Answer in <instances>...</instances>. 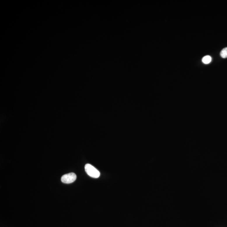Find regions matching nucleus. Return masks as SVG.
<instances>
[{"label": "nucleus", "mask_w": 227, "mask_h": 227, "mask_svg": "<svg viewBox=\"0 0 227 227\" xmlns=\"http://www.w3.org/2000/svg\"><path fill=\"white\" fill-rule=\"evenodd\" d=\"M220 56L223 58L225 59L227 58V47L224 48L221 51L220 53Z\"/></svg>", "instance_id": "obj_4"}, {"label": "nucleus", "mask_w": 227, "mask_h": 227, "mask_svg": "<svg viewBox=\"0 0 227 227\" xmlns=\"http://www.w3.org/2000/svg\"><path fill=\"white\" fill-rule=\"evenodd\" d=\"M76 179V175L73 173H71L63 175L61 177V181L62 183L69 184L74 182Z\"/></svg>", "instance_id": "obj_2"}, {"label": "nucleus", "mask_w": 227, "mask_h": 227, "mask_svg": "<svg viewBox=\"0 0 227 227\" xmlns=\"http://www.w3.org/2000/svg\"><path fill=\"white\" fill-rule=\"evenodd\" d=\"M85 172L89 176L93 178H98L100 176L99 171L91 164H87L85 166Z\"/></svg>", "instance_id": "obj_1"}, {"label": "nucleus", "mask_w": 227, "mask_h": 227, "mask_svg": "<svg viewBox=\"0 0 227 227\" xmlns=\"http://www.w3.org/2000/svg\"><path fill=\"white\" fill-rule=\"evenodd\" d=\"M202 61L205 64H208L212 61V57L210 56L207 55L202 58Z\"/></svg>", "instance_id": "obj_3"}]
</instances>
